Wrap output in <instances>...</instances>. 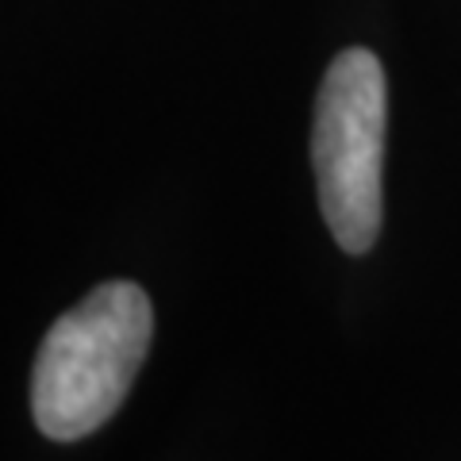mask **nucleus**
I'll list each match as a JSON object with an SVG mask.
<instances>
[{
  "label": "nucleus",
  "instance_id": "obj_1",
  "mask_svg": "<svg viewBox=\"0 0 461 461\" xmlns=\"http://www.w3.org/2000/svg\"><path fill=\"white\" fill-rule=\"evenodd\" d=\"M150 335L154 308L135 281L93 288L39 346L32 373L35 427L54 442H77L104 427L131 393Z\"/></svg>",
  "mask_w": 461,
  "mask_h": 461
},
{
  "label": "nucleus",
  "instance_id": "obj_2",
  "mask_svg": "<svg viewBox=\"0 0 461 461\" xmlns=\"http://www.w3.org/2000/svg\"><path fill=\"white\" fill-rule=\"evenodd\" d=\"M388 85L366 47L342 50L327 66L312 127V166L320 212L346 254H366L381 230Z\"/></svg>",
  "mask_w": 461,
  "mask_h": 461
}]
</instances>
